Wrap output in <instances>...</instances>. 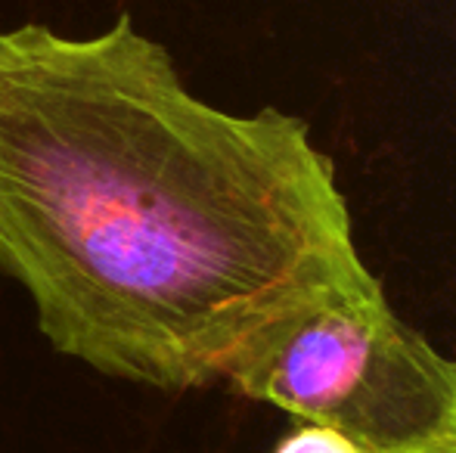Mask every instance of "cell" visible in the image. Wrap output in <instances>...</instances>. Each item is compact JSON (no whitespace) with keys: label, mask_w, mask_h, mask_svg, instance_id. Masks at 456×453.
Instances as JSON below:
<instances>
[{"label":"cell","mask_w":456,"mask_h":453,"mask_svg":"<svg viewBox=\"0 0 456 453\" xmlns=\"http://www.w3.org/2000/svg\"><path fill=\"white\" fill-rule=\"evenodd\" d=\"M0 271L60 354L168 394L379 283L307 121L199 100L127 16L94 37L0 31Z\"/></svg>","instance_id":"1"},{"label":"cell","mask_w":456,"mask_h":453,"mask_svg":"<svg viewBox=\"0 0 456 453\" xmlns=\"http://www.w3.org/2000/svg\"><path fill=\"white\" fill-rule=\"evenodd\" d=\"M227 382L366 453H456V357L407 327L382 283L286 317Z\"/></svg>","instance_id":"2"},{"label":"cell","mask_w":456,"mask_h":453,"mask_svg":"<svg viewBox=\"0 0 456 453\" xmlns=\"http://www.w3.org/2000/svg\"><path fill=\"white\" fill-rule=\"evenodd\" d=\"M273 453H366V450H361L354 441H348V438L332 429L301 423L298 429L289 432V435L276 444Z\"/></svg>","instance_id":"3"}]
</instances>
